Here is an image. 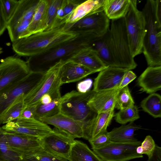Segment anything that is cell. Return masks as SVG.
Listing matches in <instances>:
<instances>
[{
	"label": "cell",
	"mask_w": 161,
	"mask_h": 161,
	"mask_svg": "<svg viewBox=\"0 0 161 161\" xmlns=\"http://www.w3.org/2000/svg\"><path fill=\"white\" fill-rule=\"evenodd\" d=\"M136 77V75L132 71L130 70H127L123 75L118 88L121 89L128 85Z\"/></svg>",
	"instance_id": "obj_42"
},
{
	"label": "cell",
	"mask_w": 161,
	"mask_h": 161,
	"mask_svg": "<svg viewBox=\"0 0 161 161\" xmlns=\"http://www.w3.org/2000/svg\"><path fill=\"white\" fill-rule=\"evenodd\" d=\"M61 98L53 99L47 104L39 103L36 105L34 119L39 120L41 118L50 117L60 113Z\"/></svg>",
	"instance_id": "obj_30"
},
{
	"label": "cell",
	"mask_w": 161,
	"mask_h": 161,
	"mask_svg": "<svg viewBox=\"0 0 161 161\" xmlns=\"http://www.w3.org/2000/svg\"><path fill=\"white\" fill-rule=\"evenodd\" d=\"M3 11L7 23L14 13L19 0H0Z\"/></svg>",
	"instance_id": "obj_38"
},
{
	"label": "cell",
	"mask_w": 161,
	"mask_h": 161,
	"mask_svg": "<svg viewBox=\"0 0 161 161\" xmlns=\"http://www.w3.org/2000/svg\"><path fill=\"white\" fill-rule=\"evenodd\" d=\"M113 108L108 111L98 114L93 118L82 126L83 138L89 141L107 131L114 115Z\"/></svg>",
	"instance_id": "obj_17"
},
{
	"label": "cell",
	"mask_w": 161,
	"mask_h": 161,
	"mask_svg": "<svg viewBox=\"0 0 161 161\" xmlns=\"http://www.w3.org/2000/svg\"><path fill=\"white\" fill-rule=\"evenodd\" d=\"M21 156L10 147L4 131L0 127V161H20Z\"/></svg>",
	"instance_id": "obj_31"
},
{
	"label": "cell",
	"mask_w": 161,
	"mask_h": 161,
	"mask_svg": "<svg viewBox=\"0 0 161 161\" xmlns=\"http://www.w3.org/2000/svg\"><path fill=\"white\" fill-rule=\"evenodd\" d=\"M143 110L154 118L161 117V96L157 93L150 94L141 102Z\"/></svg>",
	"instance_id": "obj_29"
},
{
	"label": "cell",
	"mask_w": 161,
	"mask_h": 161,
	"mask_svg": "<svg viewBox=\"0 0 161 161\" xmlns=\"http://www.w3.org/2000/svg\"><path fill=\"white\" fill-rule=\"evenodd\" d=\"M110 20L103 11L88 15L75 23L65 24L66 31L77 34L91 32L98 36L104 35L109 28Z\"/></svg>",
	"instance_id": "obj_10"
},
{
	"label": "cell",
	"mask_w": 161,
	"mask_h": 161,
	"mask_svg": "<svg viewBox=\"0 0 161 161\" xmlns=\"http://www.w3.org/2000/svg\"><path fill=\"white\" fill-rule=\"evenodd\" d=\"M95 92L93 90L85 93L73 90L65 94L61 97L60 113L82 123L83 126L97 114L88 104Z\"/></svg>",
	"instance_id": "obj_5"
},
{
	"label": "cell",
	"mask_w": 161,
	"mask_h": 161,
	"mask_svg": "<svg viewBox=\"0 0 161 161\" xmlns=\"http://www.w3.org/2000/svg\"><path fill=\"white\" fill-rule=\"evenodd\" d=\"M65 61L61 60L45 72L35 88L24 98L26 106L37 105L41 97L60 89V69Z\"/></svg>",
	"instance_id": "obj_8"
},
{
	"label": "cell",
	"mask_w": 161,
	"mask_h": 161,
	"mask_svg": "<svg viewBox=\"0 0 161 161\" xmlns=\"http://www.w3.org/2000/svg\"><path fill=\"white\" fill-rule=\"evenodd\" d=\"M84 1L83 0H63L61 7L63 10L66 20L75 8Z\"/></svg>",
	"instance_id": "obj_40"
},
{
	"label": "cell",
	"mask_w": 161,
	"mask_h": 161,
	"mask_svg": "<svg viewBox=\"0 0 161 161\" xmlns=\"http://www.w3.org/2000/svg\"><path fill=\"white\" fill-rule=\"evenodd\" d=\"M69 60L81 64L95 73L107 67L101 61L97 53L90 47L80 51Z\"/></svg>",
	"instance_id": "obj_22"
},
{
	"label": "cell",
	"mask_w": 161,
	"mask_h": 161,
	"mask_svg": "<svg viewBox=\"0 0 161 161\" xmlns=\"http://www.w3.org/2000/svg\"><path fill=\"white\" fill-rule=\"evenodd\" d=\"M1 128L6 132L20 134L39 139L52 130L48 125L39 120L22 118L6 123Z\"/></svg>",
	"instance_id": "obj_13"
},
{
	"label": "cell",
	"mask_w": 161,
	"mask_h": 161,
	"mask_svg": "<svg viewBox=\"0 0 161 161\" xmlns=\"http://www.w3.org/2000/svg\"><path fill=\"white\" fill-rule=\"evenodd\" d=\"M92 84V80L90 79L81 81L77 85V91L81 93H85L90 90Z\"/></svg>",
	"instance_id": "obj_43"
},
{
	"label": "cell",
	"mask_w": 161,
	"mask_h": 161,
	"mask_svg": "<svg viewBox=\"0 0 161 161\" xmlns=\"http://www.w3.org/2000/svg\"><path fill=\"white\" fill-rule=\"evenodd\" d=\"M145 21L142 52L149 66H161V22L155 12V0L147 1L142 10Z\"/></svg>",
	"instance_id": "obj_3"
},
{
	"label": "cell",
	"mask_w": 161,
	"mask_h": 161,
	"mask_svg": "<svg viewBox=\"0 0 161 161\" xmlns=\"http://www.w3.org/2000/svg\"><path fill=\"white\" fill-rule=\"evenodd\" d=\"M63 0H48L47 12V28L45 31H49L61 25L57 18V12L61 7ZM64 25V24H63Z\"/></svg>",
	"instance_id": "obj_32"
},
{
	"label": "cell",
	"mask_w": 161,
	"mask_h": 161,
	"mask_svg": "<svg viewBox=\"0 0 161 161\" xmlns=\"http://www.w3.org/2000/svg\"><path fill=\"white\" fill-rule=\"evenodd\" d=\"M104 0H84L73 10L65 24H73L90 14L103 11Z\"/></svg>",
	"instance_id": "obj_23"
},
{
	"label": "cell",
	"mask_w": 161,
	"mask_h": 161,
	"mask_svg": "<svg viewBox=\"0 0 161 161\" xmlns=\"http://www.w3.org/2000/svg\"><path fill=\"white\" fill-rule=\"evenodd\" d=\"M75 139L54 127L40 139L42 147L47 152L68 160Z\"/></svg>",
	"instance_id": "obj_12"
},
{
	"label": "cell",
	"mask_w": 161,
	"mask_h": 161,
	"mask_svg": "<svg viewBox=\"0 0 161 161\" xmlns=\"http://www.w3.org/2000/svg\"><path fill=\"white\" fill-rule=\"evenodd\" d=\"M36 105L26 106L23 111L20 118L25 119H34Z\"/></svg>",
	"instance_id": "obj_44"
},
{
	"label": "cell",
	"mask_w": 161,
	"mask_h": 161,
	"mask_svg": "<svg viewBox=\"0 0 161 161\" xmlns=\"http://www.w3.org/2000/svg\"><path fill=\"white\" fill-rule=\"evenodd\" d=\"M20 161H69L45 151L42 148L21 156Z\"/></svg>",
	"instance_id": "obj_34"
},
{
	"label": "cell",
	"mask_w": 161,
	"mask_h": 161,
	"mask_svg": "<svg viewBox=\"0 0 161 161\" xmlns=\"http://www.w3.org/2000/svg\"><path fill=\"white\" fill-rule=\"evenodd\" d=\"M139 117L138 108L134 105L120 110L115 114V119L117 123L124 125L129 122H133Z\"/></svg>",
	"instance_id": "obj_37"
},
{
	"label": "cell",
	"mask_w": 161,
	"mask_h": 161,
	"mask_svg": "<svg viewBox=\"0 0 161 161\" xmlns=\"http://www.w3.org/2000/svg\"><path fill=\"white\" fill-rule=\"evenodd\" d=\"M44 73L31 71L22 80L0 91V125L3 116L13 103L22 95L25 97L36 86Z\"/></svg>",
	"instance_id": "obj_6"
},
{
	"label": "cell",
	"mask_w": 161,
	"mask_h": 161,
	"mask_svg": "<svg viewBox=\"0 0 161 161\" xmlns=\"http://www.w3.org/2000/svg\"><path fill=\"white\" fill-rule=\"evenodd\" d=\"M110 29L102 36L96 35L91 43L90 47L95 51L107 67H117L110 45Z\"/></svg>",
	"instance_id": "obj_18"
},
{
	"label": "cell",
	"mask_w": 161,
	"mask_h": 161,
	"mask_svg": "<svg viewBox=\"0 0 161 161\" xmlns=\"http://www.w3.org/2000/svg\"><path fill=\"white\" fill-rule=\"evenodd\" d=\"M2 48L1 47H0V51H2Z\"/></svg>",
	"instance_id": "obj_49"
},
{
	"label": "cell",
	"mask_w": 161,
	"mask_h": 161,
	"mask_svg": "<svg viewBox=\"0 0 161 161\" xmlns=\"http://www.w3.org/2000/svg\"><path fill=\"white\" fill-rule=\"evenodd\" d=\"M53 100L51 96L48 93L43 95L40 99L39 103L42 104H47Z\"/></svg>",
	"instance_id": "obj_47"
},
{
	"label": "cell",
	"mask_w": 161,
	"mask_h": 161,
	"mask_svg": "<svg viewBox=\"0 0 161 161\" xmlns=\"http://www.w3.org/2000/svg\"><path fill=\"white\" fill-rule=\"evenodd\" d=\"M156 145L152 137L150 135L147 136L140 145L142 149V154L149 157L153 153Z\"/></svg>",
	"instance_id": "obj_41"
},
{
	"label": "cell",
	"mask_w": 161,
	"mask_h": 161,
	"mask_svg": "<svg viewBox=\"0 0 161 161\" xmlns=\"http://www.w3.org/2000/svg\"><path fill=\"white\" fill-rule=\"evenodd\" d=\"M136 151L137 153L139 154H142V149L140 145L136 147Z\"/></svg>",
	"instance_id": "obj_48"
},
{
	"label": "cell",
	"mask_w": 161,
	"mask_h": 161,
	"mask_svg": "<svg viewBox=\"0 0 161 161\" xmlns=\"http://www.w3.org/2000/svg\"><path fill=\"white\" fill-rule=\"evenodd\" d=\"M7 27V22L3 11L0 0V36L4 32Z\"/></svg>",
	"instance_id": "obj_46"
},
{
	"label": "cell",
	"mask_w": 161,
	"mask_h": 161,
	"mask_svg": "<svg viewBox=\"0 0 161 161\" xmlns=\"http://www.w3.org/2000/svg\"><path fill=\"white\" fill-rule=\"evenodd\" d=\"M4 132L10 148L21 156L42 148L40 139L38 138L20 134Z\"/></svg>",
	"instance_id": "obj_16"
},
{
	"label": "cell",
	"mask_w": 161,
	"mask_h": 161,
	"mask_svg": "<svg viewBox=\"0 0 161 161\" xmlns=\"http://www.w3.org/2000/svg\"><path fill=\"white\" fill-rule=\"evenodd\" d=\"M96 35L91 32L79 34L43 53L29 57L26 62L31 71L45 73L60 61L69 60L80 51L90 47Z\"/></svg>",
	"instance_id": "obj_1"
},
{
	"label": "cell",
	"mask_w": 161,
	"mask_h": 161,
	"mask_svg": "<svg viewBox=\"0 0 161 161\" xmlns=\"http://www.w3.org/2000/svg\"><path fill=\"white\" fill-rule=\"evenodd\" d=\"M119 89L95 92L88 102L89 105L97 114L115 108L116 96Z\"/></svg>",
	"instance_id": "obj_20"
},
{
	"label": "cell",
	"mask_w": 161,
	"mask_h": 161,
	"mask_svg": "<svg viewBox=\"0 0 161 161\" xmlns=\"http://www.w3.org/2000/svg\"><path fill=\"white\" fill-rule=\"evenodd\" d=\"M141 142L137 140L127 142H110L92 150L103 161H127L143 157L136 151Z\"/></svg>",
	"instance_id": "obj_9"
},
{
	"label": "cell",
	"mask_w": 161,
	"mask_h": 161,
	"mask_svg": "<svg viewBox=\"0 0 161 161\" xmlns=\"http://www.w3.org/2000/svg\"><path fill=\"white\" fill-rule=\"evenodd\" d=\"M129 69L108 67L99 72L93 83V90L95 92L118 88L125 72Z\"/></svg>",
	"instance_id": "obj_14"
},
{
	"label": "cell",
	"mask_w": 161,
	"mask_h": 161,
	"mask_svg": "<svg viewBox=\"0 0 161 161\" xmlns=\"http://www.w3.org/2000/svg\"><path fill=\"white\" fill-rule=\"evenodd\" d=\"M25 97L24 95H21L11 105L3 116L2 124L20 117L23 111L26 107L24 101Z\"/></svg>",
	"instance_id": "obj_33"
},
{
	"label": "cell",
	"mask_w": 161,
	"mask_h": 161,
	"mask_svg": "<svg viewBox=\"0 0 161 161\" xmlns=\"http://www.w3.org/2000/svg\"><path fill=\"white\" fill-rule=\"evenodd\" d=\"M130 49L133 56L142 52L145 32V21L142 11L137 8V1L130 0L129 10L124 17Z\"/></svg>",
	"instance_id": "obj_7"
},
{
	"label": "cell",
	"mask_w": 161,
	"mask_h": 161,
	"mask_svg": "<svg viewBox=\"0 0 161 161\" xmlns=\"http://www.w3.org/2000/svg\"><path fill=\"white\" fill-rule=\"evenodd\" d=\"M69 161H103L88 146L75 140L70 152Z\"/></svg>",
	"instance_id": "obj_26"
},
{
	"label": "cell",
	"mask_w": 161,
	"mask_h": 161,
	"mask_svg": "<svg viewBox=\"0 0 161 161\" xmlns=\"http://www.w3.org/2000/svg\"><path fill=\"white\" fill-rule=\"evenodd\" d=\"M39 0H19L14 13L7 23V28L19 21L32 20Z\"/></svg>",
	"instance_id": "obj_24"
},
{
	"label": "cell",
	"mask_w": 161,
	"mask_h": 161,
	"mask_svg": "<svg viewBox=\"0 0 161 161\" xmlns=\"http://www.w3.org/2000/svg\"><path fill=\"white\" fill-rule=\"evenodd\" d=\"M95 73L81 64L68 60L64 62L60 69V84L78 81Z\"/></svg>",
	"instance_id": "obj_19"
},
{
	"label": "cell",
	"mask_w": 161,
	"mask_h": 161,
	"mask_svg": "<svg viewBox=\"0 0 161 161\" xmlns=\"http://www.w3.org/2000/svg\"><path fill=\"white\" fill-rule=\"evenodd\" d=\"M88 141L92 150L101 148L111 142L107 130Z\"/></svg>",
	"instance_id": "obj_39"
},
{
	"label": "cell",
	"mask_w": 161,
	"mask_h": 161,
	"mask_svg": "<svg viewBox=\"0 0 161 161\" xmlns=\"http://www.w3.org/2000/svg\"><path fill=\"white\" fill-rule=\"evenodd\" d=\"M31 20H29L19 21L7 28L12 42L28 36V28Z\"/></svg>",
	"instance_id": "obj_35"
},
{
	"label": "cell",
	"mask_w": 161,
	"mask_h": 161,
	"mask_svg": "<svg viewBox=\"0 0 161 161\" xmlns=\"http://www.w3.org/2000/svg\"><path fill=\"white\" fill-rule=\"evenodd\" d=\"M2 53V51H0V54L1 53Z\"/></svg>",
	"instance_id": "obj_50"
},
{
	"label": "cell",
	"mask_w": 161,
	"mask_h": 161,
	"mask_svg": "<svg viewBox=\"0 0 161 161\" xmlns=\"http://www.w3.org/2000/svg\"><path fill=\"white\" fill-rule=\"evenodd\" d=\"M130 0H104L103 11L111 20L124 18L130 6Z\"/></svg>",
	"instance_id": "obj_27"
},
{
	"label": "cell",
	"mask_w": 161,
	"mask_h": 161,
	"mask_svg": "<svg viewBox=\"0 0 161 161\" xmlns=\"http://www.w3.org/2000/svg\"><path fill=\"white\" fill-rule=\"evenodd\" d=\"M110 45L117 67L134 69L137 64L130 47L124 18L111 20Z\"/></svg>",
	"instance_id": "obj_4"
},
{
	"label": "cell",
	"mask_w": 161,
	"mask_h": 161,
	"mask_svg": "<svg viewBox=\"0 0 161 161\" xmlns=\"http://www.w3.org/2000/svg\"><path fill=\"white\" fill-rule=\"evenodd\" d=\"M64 24L19 39L12 42V49L19 56L31 57L43 53L78 34L66 31Z\"/></svg>",
	"instance_id": "obj_2"
},
{
	"label": "cell",
	"mask_w": 161,
	"mask_h": 161,
	"mask_svg": "<svg viewBox=\"0 0 161 161\" xmlns=\"http://www.w3.org/2000/svg\"><path fill=\"white\" fill-rule=\"evenodd\" d=\"M147 161H161V147L156 144L153 153Z\"/></svg>",
	"instance_id": "obj_45"
},
{
	"label": "cell",
	"mask_w": 161,
	"mask_h": 161,
	"mask_svg": "<svg viewBox=\"0 0 161 161\" xmlns=\"http://www.w3.org/2000/svg\"><path fill=\"white\" fill-rule=\"evenodd\" d=\"M141 128V126L136 125L133 122L115 128L108 132L110 142H127L135 141L137 140L134 137L135 132Z\"/></svg>",
	"instance_id": "obj_28"
},
{
	"label": "cell",
	"mask_w": 161,
	"mask_h": 161,
	"mask_svg": "<svg viewBox=\"0 0 161 161\" xmlns=\"http://www.w3.org/2000/svg\"><path fill=\"white\" fill-rule=\"evenodd\" d=\"M48 0H40L28 28V36L46 31Z\"/></svg>",
	"instance_id": "obj_25"
},
{
	"label": "cell",
	"mask_w": 161,
	"mask_h": 161,
	"mask_svg": "<svg viewBox=\"0 0 161 161\" xmlns=\"http://www.w3.org/2000/svg\"><path fill=\"white\" fill-rule=\"evenodd\" d=\"M39 120L54 126L74 139L83 137V124L60 113L50 117L41 118Z\"/></svg>",
	"instance_id": "obj_15"
},
{
	"label": "cell",
	"mask_w": 161,
	"mask_h": 161,
	"mask_svg": "<svg viewBox=\"0 0 161 161\" xmlns=\"http://www.w3.org/2000/svg\"><path fill=\"white\" fill-rule=\"evenodd\" d=\"M128 85L120 89L117 94L115 108L120 110L134 105Z\"/></svg>",
	"instance_id": "obj_36"
},
{
	"label": "cell",
	"mask_w": 161,
	"mask_h": 161,
	"mask_svg": "<svg viewBox=\"0 0 161 161\" xmlns=\"http://www.w3.org/2000/svg\"><path fill=\"white\" fill-rule=\"evenodd\" d=\"M31 70L26 61L16 57L9 56L0 63V91L26 76Z\"/></svg>",
	"instance_id": "obj_11"
},
{
	"label": "cell",
	"mask_w": 161,
	"mask_h": 161,
	"mask_svg": "<svg viewBox=\"0 0 161 161\" xmlns=\"http://www.w3.org/2000/svg\"><path fill=\"white\" fill-rule=\"evenodd\" d=\"M142 90L151 94L161 88V66H148L140 75L137 80Z\"/></svg>",
	"instance_id": "obj_21"
}]
</instances>
